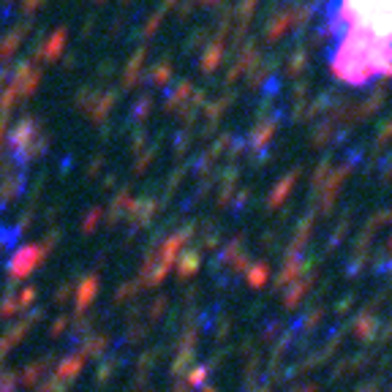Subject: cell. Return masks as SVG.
<instances>
[{
    "label": "cell",
    "mask_w": 392,
    "mask_h": 392,
    "mask_svg": "<svg viewBox=\"0 0 392 392\" xmlns=\"http://www.w3.org/2000/svg\"><path fill=\"white\" fill-rule=\"evenodd\" d=\"M322 25L338 80L365 87L392 77V0H325Z\"/></svg>",
    "instance_id": "6da1fadb"
}]
</instances>
